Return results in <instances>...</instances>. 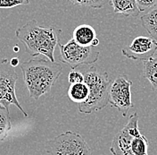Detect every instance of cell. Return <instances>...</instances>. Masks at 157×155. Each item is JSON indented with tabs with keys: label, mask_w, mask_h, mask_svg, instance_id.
<instances>
[{
	"label": "cell",
	"mask_w": 157,
	"mask_h": 155,
	"mask_svg": "<svg viewBox=\"0 0 157 155\" xmlns=\"http://www.w3.org/2000/svg\"><path fill=\"white\" fill-rule=\"evenodd\" d=\"M68 81L71 84L84 83V75L76 69H71L68 75Z\"/></svg>",
	"instance_id": "18"
},
{
	"label": "cell",
	"mask_w": 157,
	"mask_h": 155,
	"mask_svg": "<svg viewBox=\"0 0 157 155\" xmlns=\"http://www.w3.org/2000/svg\"><path fill=\"white\" fill-rule=\"evenodd\" d=\"M50 155H92L86 140L78 133L67 131L47 143Z\"/></svg>",
	"instance_id": "5"
},
{
	"label": "cell",
	"mask_w": 157,
	"mask_h": 155,
	"mask_svg": "<svg viewBox=\"0 0 157 155\" xmlns=\"http://www.w3.org/2000/svg\"><path fill=\"white\" fill-rule=\"evenodd\" d=\"M131 86L132 81L126 75H120L109 87L108 101L112 106L116 108L123 116H127L128 110L133 107Z\"/></svg>",
	"instance_id": "8"
},
{
	"label": "cell",
	"mask_w": 157,
	"mask_h": 155,
	"mask_svg": "<svg viewBox=\"0 0 157 155\" xmlns=\"http://www.w3.org/2000/svg\"><path fill=\"white\" fill-rule=\"evenodd\" d=\"M61 32L62 31L55 26L42 27L36 20H30L15 31V36L29 55H43L50 61L56 62L54 54L59 44Z\"/></svg>",
	"instance_id": "1"
},
{
	"label": "cell",
	"mask_w": 157,
	"mask_h": 155,
	"mask_svg": "<svg viewBox=\"0 0 157 155\" xmlns=\"http://www.w3.org/2000/svg\"><path fill=\"white\" fill-rule=\"evenodd\" d=\"M156 50L157 42L155 39L151 37L138 36L128 46L121 49V52L129 59L145 62L152 58Z\"/></svg>",
	"instance_id": "9"
},
{
	"label": "cell",
	"mask_w": 157,
	"mask_h": 155,
	"mask_svg": "<svg viewBox=\"0 0 157 155\" xmlns=\"http://www.w3.org/2000/svg\"><path fill=\"white\" fill-rule=\"evenodd\" d=\"M69 1L77 6H88L94 9H100L104 7L105 5L110 4V0H69Z\"/></svg>",
	"instance_id": "16"
},
{
	"label": "cell",
	"mask_w": 157,
	"mask_h": 155,
	"mask_svg": "<svg viewBox=\"0 0 157 155\" xmlns=\"http://www.w3.org/2000/svg\"><path fill=\"white\" fill-rule=\"evenodd\" d=\"M143 74L152 88L157 91V53L143 63Z\"/></svg>",
	"instance_id": "14"
},
{
	"label": "cell",
	"mask_w": 157,
	"mask_h": 155,
	"mask_svg": "<svg viewBox=\"0 0 157 155\" xmlns=\"http://www.w3.org/2000/svg\"><path fill=\"white\" fill-rule=\"evenodd\" d=\"M138 9L141 12H146L154 6H156L157 0H136Z\"/></svg>",
	"instance_id": "19"
},
{
	"label": "cell",
	"mask_w": 157,
	"mask_h": 155,
	"mask_svg": "<svg viewBox=\"0 0 157 155\" xmlns=\"http://www.w3.org/2000/svg\"><path fill=\"white\" fill-rule=\"evenodd\" d=\"M29 97L33 100L49 92L63 73L62 66L49 59H29L21 66Z\"/></svg>",
	"instance_id": "2"
},
{
	"label": "cell",
	"mask_w": 157,
	"mask_h": 155,
	"mask_svg": "<svg viewBox=\"0 0 157 155\" xmlns=\"http://www.w3.org/2000/svg\"><path fill=\"white\" fill-rule=\"evenodd\" d=\"M10 64H11V66L13 67H15L16 66H18V64H19V58H13L11 59V61H10Z\"/></svg>",
	"instance_id": "20"
},
{
	"label": "cell",
	"mask_w": 157,
	"mask_h": 155,
	"mask_svg": "<svg viewBox=\"0 0 157 155\" xmlns=\"http://www.w3.org/2000/svg\"><path fill=\"white\" fill-rule=\"evenodd\" d=\"M72 39L83 47H98L100 43L95 29L88 24L77 26L72 32Z\"/></svg>",
	"instance_id": "10"
},
{
	"label": "cell",
	"mask_w": 157,
	"mask_h": 155,
	"mask_svg": "<svg viewBox=\"0 0 157 155\" xmlns=\"http://www.w3.org/2000/svg\"><path fill=\"white\" fill-rule=\"evenodd\" d=\"M88 87L85 83L71 84L68 89L70 100L78 104H81L88 100Z\"/></svg>",
	"instance_id": "13"
},
{
	"label": "cell",
	"mask_w": 157,
	"mask_h": 155,
	"mask_svg": "<svg viewBox=\"0 0 157 155\" xmlns=\"http://www.w3.org/2000/svg\"><path fill=\"white\" fill-rule=\"evenodd\" d=\"M84 83L88 87V100L78 104L80 113L91 114L106 107L108 92L110 87V79L106 72H101L96 67H90L84 74Z\"/></svg>",
	"instance_id": "4"
},
{
	"label": "cell",
	"mask_w": 157,
	"mask_h": 155,
	"mask_svg": "<svg viewBox=\"0 0 157 155\" xmlns=\"http://www.w3.org/2000/svg\"><path fill=\"white\" fill-rule=\"evenodd\" d=\"M12 128L9 108L0 104V141L5 140Z\"/></svg>",
	"instance_id": "15"
},
{
	"label": "cell",
	"mask_w": 157,
	"mask_h": 155,
	"mask_svg": "<svg viewBox=\"0 0 157 155\" xmlns=\"http://www.w3.org/2000/svg\"><path fill=\"white\" fill-rule=\"evenodd\" d=\"M18 75L7 59L0 60V104L9 108L10 105H14L21 112L27 116L22 107L20 105L15 93V85Z\"/></svg>",
	"instance_id": "7"
},
{
	"label": "cell",
	"mask_w": 157,
	"mask_h": 155,
	"mask_svg": "<svg viewBox=\"0 0 157 155\" xmlns=\"http://www.w3.org/2000/svg\"><path fill=\"white\" fill-rule=\"evenodd\" d=\"M137 112L129 116L127 124L113 139L110 152L113 155H149V143L138 128Z\"/></svg>",
	"instance_id": "3"
},
{
	"label": "cell",
	"mask_w": 157,
	"mask_h": 155,
	"mask_svg": "<svg viewBox=\"0 0 157 155\" xmlns=\"http://www.w3.org/2000/svg\"><path fill=\"white\" fill-rule=\"evenodd\" d=\"M141 23L152 39L157 42V6H154L141 16Z\"/></svg>",
	"instance_id": "12"
},
{
	"label": "cell",
	"mask_w": 157,
	"mask_h": 155,
	"mask_svg": "<svg viewBox=\"0 0 157 155\" xmlns=\"http://www.w3.org/2000/svg\"><path fill=\"white\" fill-rule=\"evenodd\" d=\"M110 5L114 14H122L125 17H136L140 14L136 0H110Z\"/></svg>",
	"instance_id": "11"
},
{
	"label": "cell",
	"mask_w": 157,
	"mask_h": 155,
	"mask_svg": "<svg viewBox=\"0 0 157 155\" xmlns=\"http://www.w3.org/2000/svg\"><path fill=\"white\" fill-rule=\"evenodd\" d=\"M29 0H0V9L13 8L18 6H28Z\"/></svg>",
	"instance_id": "17"
},
{
	"label": "cell",
	"mask_w": 157,
	"mask_h": 155,
	"mask_svg": "<svg viewBox=\"0 0 157 155\" xmlns=\"http://www.w3.org/2000/svg\"><path fill=\"white\" fill-rule=\"evenodd\" d=\"M60 59L63 63L69 65L71 69H76L78 66L90 65L97 62L100 52L94 47H83L70 39L66 44H60Z\"/></svg>",
	"instance_id": "6"
},
{
	"label": "cell",
	"mask_w": 157,
	"mask_h": 155,
	"mask_svg": "<svg viewBox=\"0 0 157 155\" xmlns=\"http://www.w3.org/2000/svg\"><path fill=\"white\" fill-rule=\"evenodd\" d=\"M14 49V51H15V52H17L20 49H18V47H17V46H14V49Z\"/></svg>",
	"instance_id": "21"
}]
</instances>
